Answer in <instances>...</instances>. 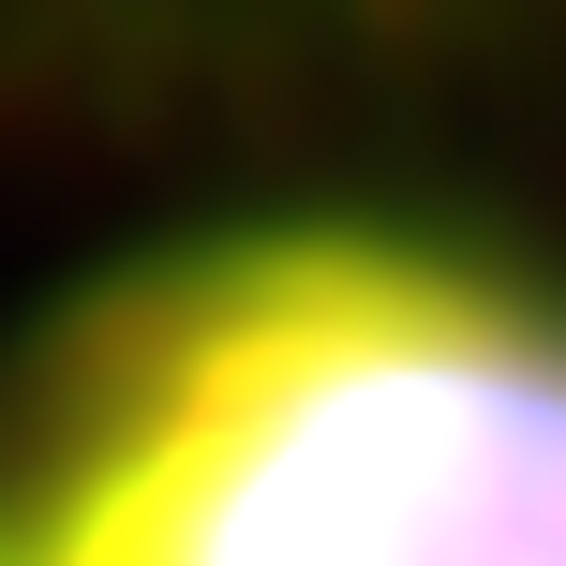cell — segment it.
<instances>
[{
	"label": "cell",
	"mask_w": 566,
	"mask_h": 566,
	"mask_svg": "<svg viewBox=\"0 0 566 566\" xmlns=\"http://www.w3.org/2000/svg\"><path fill=\"white\" fill-rule=\"evenodd\" d=\"M0 566H566V283L432 224H239L45 358Z\"/></svg>",
	"instance_id": "obj_1"
}]
</instances>
